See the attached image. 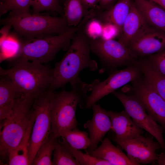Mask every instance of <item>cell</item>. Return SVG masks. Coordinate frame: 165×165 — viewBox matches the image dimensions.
<instances>
[{"mask_svg": "<svg viewBox=\"0 0 165 165\" xmlns=\"http://www.w3.org/2000/svg\"><path fill=\"white\" fill-rule=\"evenodd\" d=\"M59 138L71 147L79 150H86L91 143L88 133L77 127L65 133Z\"/></svg>", "mask_w": 165, "mask_h": 165, "instance_id": "cb8c5ba5", "label": "cell"}, {"mask_svg": "<svg viewBox=\"0 0 165 165\" xmlns=\"http://www.w3.org/2000/svg\"><path fill=\"white\" fill-rule=\"evenodd\" d=\"M112 140L126 152L130 160L139 165L149 164L156 161V150L161 148L157 141L141 135L128 140L115 138Z\"/></svg>", "mask_w": 165, "mask_h": 165, "instance_id": "7c38bea8", "label": "cell"}, {"mask_svg": "<svg viewBox=\"0 0 165 165\" xmlns=\"http://www.w3.org/2000/svg\"><path fill=\"white\" fill-rule=\"evenodd\" d=\"M86 153L94 157L106 160L112 165H139L114 145L108 138H105L101 144L95 149Z\"/></svg>", "mask_w": 165, "mask_h": 165, "instance_id": "ac0fdd59", "label": "cell"}, {"mask_svg": "<svg viewBox=\"0 0 165 165\" xmlns=\"http://www.w3.org/2000/svg\"><path fill=\"white\" fill-rule=\"evenodd\" d=\"M132 0H118L108 9L101 11L98 7L95 18L103 24L114 27L120 36L125 20L129 12Z\"/></svg>", "mask_w": 165, "mask_h": 165, "instance_id": "2e32d148", "label": "cell"}, {"mask_svg": "<svg viewBox=\"0 0 165 165\" xmlns=\"http://www.w3.org/2000/svg\"><path fill=\"white\" fill-rule=\"evenodd\" d=\"M147 24L134 0H132L118 41L127 46L131 40L143 27Z\"/></svg>", "mask_w": 165, "mask_h": 165, "instance_id": "d6986e66", "label": "cell"}, {"mask_svg": "<svg viewBox=\"0 0 165 165\" xmlns=\"http://www.w3.org/2000/svg\"><path fill=\"white\" fill-rule=\"evenodd\" d=\"M56 138L52 132L41 145L31 165H52Z\"/></svg>", "mask_w": 165, "mask_h": 165, "instance_id": "d4e9b609", "label": "cell"}, {"mask_svg": "<svg viewBox=\"0 0 165 165\" xmlns=\"http://www.w3.org/2000/svg\"><path fill=\"white\" fill-rule=\"evenodd\" d=\"M162 7L165 10V0H160Z\"/></svg>", "mask_w": 165, "mask_h": 165, "instance_id": "d590c367", "label": "cell"}, {"mask_svg": "<svg viewBox=\"0 0 165 165\" xmlns=\"http://www.w3.org/2000/svg\"><path fill=\"white\" fill-rule=\"evenodd\" d=\"M162 149L163 150V152H162L165 154V145H164V147Z\"/></svg>", "mask_w": 165, "mask_h": 165, "instance_id": "8d00e7d4", "label": "cell"}, {"mask_svg": "<svg viewBox=\"0 0 165 165\" xmlns=\"http://www.w3.org/2000/svg\"><path fill=\"white\" fill-rule=\"evenodd\" d=\"M152 2H154L157 4L159 5L162 7L161 4L160 0H150Z\"/></svg>", "mask_w": 165, "mask_h": 165, "instance_id": "e575fe53", "label": "cell"}, {"mask_svg": "<svg viewBox=\"0 0 165 165\" xmlns=\"http://www.w3.org/2000/svg\"><path fill=\"white\" fill-rule=\"evenodd\" d=\"M90 47L101 63L102 72L106 71L112 73L118 67L130 65L136 61L128 48L118 40L101 37L90 38Z\"/></svg>", "mask_w": 165, "mask_h": 165, "instance_id": "ba28073f", "label": "cell"}, {"mask_svg": "<svg viewBox=\"0 0 165 165\" xmlns=\"http://www.w3.org/2000/svg\"><path fill=\"white\" fill-rule=\"evenodd\" d=\"M118 0H99L98 6L101 11H105L111 8Z\"/></svg>", "mask_w": 165, "mask_h": 165, "instance_id": "1f68e13d", "label": "cell"}, {"mask_svg": "<svg viewBox=\"0 0 165 165\" xmlns=\"http://www.w3.org/2000/svg\"><path fill=\"white\" fill-rule=\"evenodd\" d=\"M23 95L9 78L0 75V123L7 118L18 100Z\"/></svg>", "mask_w": 165, "mask_h": 165, "instance_id": "e0dca14e", "label": "cell"}, {"mask_svg": "<svg viewBox=\"0 0 165 165\" xmlns=\"http://www.w3.org/2000/svg\"><path fill=\"white\" fill-rule=\"evenodd\" d=\"M36 97L22 96L7 118L0 123V154L3 160L7 161L9 153L23 138L33 116V105Z\"/></svg>", "mask_w": 165, "mask_h": 165, "instance_id": "8992f818", "label": "cell"}, {"mask_svg": "<svg viewBox=\"0 0 165 165\" xmlns=\"http://www.w3.org/2000/svg\"><path fill=\"white\" fill-rule=\"evenodd\" d=\"M33 110L32 117L23 138L18 146L9 154L7 163L8 165H31L29 158V147L32 129L35 119V113L33 109Z\"/></svg>", "mask_w": 165, "mask_h": 165, "instance_id": "44dd1931", "label": "cell"}, {"mask_svg": "<svg viewBox=\"0 0 165 165\" xmlns=\"http://www.w3.org/2000/svg\"><path fill=\"white\" fill-rule=\"evenodd\" d=\"M82 0L89 9L96 8L98 5L99 1V0Z\"/></svg>", "mask_w": 165, "mask_h": 165, "instance_id": "d6a6232c", "label": "cell"}, {"mask_svg": "<svg viewBox=\"0 0 165 165\" xmlns=\"http://www.w3.org/2000/svg\"><path fill=\"white\" fill-rule=\"evenodd\" d=\"M31 0H0V16L8 11L21 14L30 13Z\"/></svg>", "mask_w": 165, "mask_h": 165, "instance_id": "83f0119b", "label": "cell"}, {"mask_svg": "<svg viewBox=\"0 0 165 165\" xmlns=\"http://www.w3.org/2000/svg\"><path fill=\"white\" fill-rule=\"evenodd\" d=\"M60 142L78 161L80 165H111L108 161L93 156L80 150L74 148L58 138Z\"/></svg>", "mask_w": 165, "mask_h": 165, "instance_id": "4316f807", "label": "cell"}, {"mask_svg": "<svg viewBox=\"0 0 165 165\" xmlns=\"http://www.w3.org/2000/svg\"><path fill=\"white\" fill-rule=\"evenodd\" d=\"M138 62L144 80L165 101V76L154 70L145 60Z\"/></svg>", "mask_w": 165, "mask_h": 165, "instance_id": "603a6c76", "label": "cell"}, {"mask_svg": "<svg viewBox=\"0 0 165 165\" xmlns=\"http://www.w3.org/2000/svg\"><path fill=\"white\" fill-rule=\"evenodd\" d=\"M65 0H59V1H61V2H62L64 3V2L65 1Z\"/></svg>", "mask_w": 165, "mask_h": 165, "instance_id": "74e56055", "label": "cell"}, {"mask_svg": "<svg viewBox=\"0 0 165 165\" xmlns=\"http://www.w3.org/2000/svg\"><path fill=\"white\" fill-rule=\"evenodd\" d=\"M127 46L136 58L155 54L165 49V32L147 24L131 40Z\"/></svg>", "mask_w": 165, "mask_h": 165, "instance_id": "8fae6325", "label": "cell"}, {"mask_svg": "<svg viewBox=\"0 0 165 165\" xmlns=\"http://www.w3.org/2000/svg\"><path fill=\"white\" fill-rule=\"evenodd\" d=\"M112 94L121 102L133 122L154 137L163 149L165 142L163 134V129L147 113L145 108L138 98L134 94L128 95L118 91Z\"/></svg>", "mask_w": 165, "mask_h": 165, "instance_id": "30bf717a", "label": "cell"}, {"mask_svg": "<svg viewBox=\"0 0 165 165\" xmlns=\"http://www.w3.org/2000/svg\"><path fill=\"white\" fill-rule=\"evenodd\" d=\"M85 24L76 33L62 59L55 64L50 90L54 91L68 83L71 84L79 78L83 69L94 72L97 69V63L90 57V38L85 32Z\"/></svg>", "mask_w": 165, "mask_h": 165, "instance_id": "6da1fadb", "label": "cell"}, {"mask_svg": "<svg viewBox=\"0 0 165 165\" xmlns=\"http://www.w3.org/2000/svg\"><path fill=\"white\" fill-rule=\"evenodd\" d=\"M90 19L89 16H86L77 26L72 27L59 34L31 40L25 39L23 41L20 39L16 51L7 58V61L12 65L26 61L43 64L49 63L60 51L68 49L76 33Z\"/></svg>", "mask_w": 165, "mask_h": 165, "instance_id": "3957f363", "label": "cell"}, {"mask_svg": "<svg viewBox=\"0 0 165 165\" xmlns=\"http://www.w3.org/2000/svg\"><path fill=\"white\" fill-rule=\"evenodd\" d=\"M156 161L158 165H165V154L162 152L158 154V159Z\"/></svg>", "mask_w": 165, "mask_h": 165, "instance_id": "836d02e7", "label": "cell"}, {"mask_svg": "<svg viewBox=\"0 0 165 165\" xmlns=\"http://www.w3.org/2000/svg\"><path fill=\"white\" fill-rule=\"evenodd\" d=\"M53 91L49 90L40 94L33 105L35 119L29 147L31 165L39 148L51 132V102Z\"/></svg>", "mask_w": 165, "mask_h": 165, "instance_id": "52a82bcc", "label": "cell"}, {"mask_svg": "<svg viewBox=\"0 0 165 165\" xmlns=\"http://www.w3.org/2000/svg\"><path fill=\"white\" fill-rule=\"evenodd\" d=\"M148 24L165 32V10L150 0H133Z\"/></svg>", "mask_w": 165, "mask_h": 165, "instance_id": "ffe728a7", "label": "cell"}, {"mask_svg": "<svg viewBox=\"0 0 165 165\" xmlns=\"http://www.w3.org/2000/svg\"><path fill=\"white\" fill-rule=\"evenodd\" d=\"M142 73L138 61L121 70L111 73L105 80L96 79L92 82L91 93L87 97L85 108H91L101 99L130 82L140 78Z\"/></svg>", "mask_w": 165, "mask_h": 165, "instance_id": "9c48e42d", "label": "cell"}, {"mask_svg": "<svg viewBox=\"0 0 165 165\" xmlns=\"http://www.w3.org/2000/svg\"><path fill=\"white\" fill-rule=\"evenodd\" d=\"M53 156V165H80L71 153L60 142L58 138L55 140Z\"/></svg>", "mask_w": 165, "mask_h": 165, "instance_id": "484cf974", "label": "cell"}, {"mask_svg": "<svg viewBox=\"0 0 165 165\" xmlns=\"http://www.w3.org/2000/svg\"><path fill=\"white\" fill-rule=\"evenodd\" d=\"M59 2V0H31L33 13L38 14L43 11H50L63 15V7Z\"/></svg>", "mask_w": 165, "mask_h": 165, "instance_id": "f1b7e54d", "label": "cell"}, {"mask_svg": "<svg viewBox=\"0 0 165 165\" xmlns=\"http://www.w3.org/2000/svg\"><path fill=\"white\" fill-rule=\"evenodd\" d=\"M107 112L111 121V130L115 134L114 138L128 140L143 133L125 110L120 112L108 111Z\"/></svg>", "mask_w": 165, "mask_h": 165, "instance_id": "9a60e30c", "label": "cell"}, {"mask_svg": "<svg viewBox=\"0 0 165 165\" xmlns=\"http://www.w3.org/2000/svg\"><path fill=\"white\" fill-rule=\"evenodd\" d=\"M53 70L39 63L21 61L9 68L0 67V75L9 78L23 95L37 97L50 90Z\"/></svg>", "mask_w": 165, "mask_h": 165, "instance_id": "5b68a950", "label": "cell"}, {"mask_svg": "<svg viewBox=\"0 0 165 165\" xmlns=\"http://www.w3.org/2000/svg\"><path fill=\"white\" fill-rule=\"evenodd\" d=\"M91 83L79 78L71 84L69 91H53L51 102V132L55 138H60L67 132L77 127V107L85 108Z\"/></svg>", "mask_w": 165, "mask_h": 165, "instance_id": "7a4b0ae2", "label": "cell"}, {"mask_svg": "<svg viewBox=\"0 0 165 165\" xmlns=\"http://www.w3.org/2000/svg\"><path fill=\"white\" fill-rule=\"evenodd\" d=\"M93 116L91 119L84 124V128L89 133L91 143L86 152L95 149L106 134L112 129V123L107 111L99 104L94 105L91 107Z\"/></svg>", "mask_w": 165, "mask_h": 165, "instance_id": "5bb4252c", "label": "cell"}, {"mask_svg": "<svg viewBox=\"0 0 165 165\" xmlns=\"http://www.w3.org/2000/svg\"><path fill=\"white\" fill-rule=\"evenodd\" d=\"M0 21L13 27L19 37L29 40L59 34L72 27L69 26L64 15L57 17L12 11Z\"/></svg>", "mask_w": 165, "mask_h": 165, "instance_id": "277c9868", "label": "cell"}, {"mask_svg": "<svg viewBox=\"0 0 165 165\" xmlns=\"http://www.w3.org/2000/svg\"><path fill=\"white\" fill-rule=\"evenodd\" d=\"M145 60L154 70L165 76V49L148 56Z\"/></svg>", "mask_w": 165, "mask_h": 165, "instance_id": "f546056e", "label": "cell"}, {"mask_svg": "<svg viewBox=\"0 0 165 165\" xmlns=\"http://www.w3.org/2000/svg\"><path fill=\"white\" fill-rule=\"evenodd\" d=\"M85 32L91 39L101 37L103 30L102 24L94 17L89 20L85 24Z\"/></svg>", "mask_w": 165, "mask_h": 165, "instance_id": "4dcf8cb0", "label": "cell"}, {"mask_svg": "<svg viewBox=\"0 0 165 165\" xmlns=\"http://www.w3.org/2000/svg\"><path fill=\"white\" fill-rule=\"evenodd\" d=\"M134 94L140 101L148 113L165 130V101L144 79L132 82Z\"/></svg>", "mask_w": 165, "mask_h": 165, "instance_id": "4fadbf2b", "label": "cell"}, {"mask_svg": "<svg viewBox=\"0 0 165 165\" xmlns=\"http://www.w3.org/2000/svg\"><path fill=\"white\" fill-rule=\"evenodd\" d=\"M63 3V15L70 27L78 25L90 10L82 0H65Z\"/></svg>", "mask_w": 165, "mask_h": 165, "instance_id": "7402d4cb", "label": "cell"}]
</instances>
